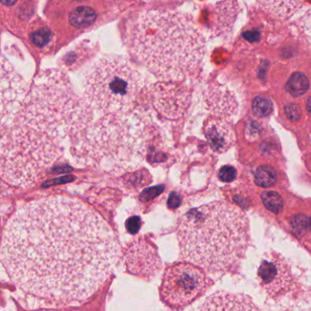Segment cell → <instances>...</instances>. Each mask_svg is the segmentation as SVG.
<instances>
[{"label":"cell","instance_id":"obj_18","mask_svg":"<svg viewBox=\"0 0 311 311\" xmlns=\"http://www.w3.org/2000/svg\"><path fill=\"white\" fill-rule=\"evenodd\" d=\"M291 225H292L296 235L303 236L309 230V226H310L309 217L306 215H297L292 218Z\"/></svg>","mask_w":311,"mask_h":311},{"label":"cell","instance_id":"obj_24","mask_svg":"<svg viewBox=\"0 0 311 311\" xmlns=\"http://www.w3.org/2000/svg\"><path fill=\"white\" fill-rule=\"evenodd\" d=\"M181 197L177 192H171V195L169 196L168 198L167 205L169 208L176 209L179 205H181Z\"/></svg>","mask_w":311,"mask_h":311},{"label":"cell","instance_id":"obj_10","mask_svg":"<svg viewBox=\"0 0 311 311\" xmlns=\"http://www.w3.org/2000/svg\"><path fill=\"white\" fill-rule=\"evenodd\" d=\"M125 258L128 271L142 279H152L162 267L156 246L144 238H138L128 246Z\"/></svg>","mask_w":311,"mask_h":311},{"label":"cell","instance_id":"obj_1","mask_svg":"<svg viewBox=\"0 0 311 311\" xmlns=\"http://www.w3.org/2000/svg\"><path fill=\"white\" fill-rule=\"evenodd\" d=\"M119 255L117 238L103 217L66 197L17 209L1 245V262L16 288L54 307L79 305L94 295Z\"/></svg>","mask_w":311,"mask_h":311},{"label":"cell","instance_id":"obj_17","mask_svg":"<svg viewBox=\"0 0 311 311\" xmlns=\"http://www.w3.org/2000/svg\"><path fill=\"white\" fill-rule=\"evenodd\" d=\"M273 111V103L269 99L256 97L252 103V112L256 117H267Z\"/></svg>","mask_w":311,"mask_h":311},{"label":"cell","instance_id":"obj_4","mask_svg":"<svg viewBox=\"0 0 311 311\" xmlns=\"http://www.w3.org/2000/svg\"><path fill=\"white\" fill-rule=\"evenodd\" d=\"M131 53L156 78L182 82L197 76L206 42L192 15L178 10L140 14L129 34Z\"/></svg>","mask_w":311,"mask_h":311},{"label":"cell","instance_id":"obj_9","mask_svg":"<svg viewBox=\"0 0 311 311\" xmlns=\"http://www.w3.org/2000/svg\"><path fill=\"white\" fill-rule=\"evenodd\" d=\"M258 278L260 287L271 299H279L292 287L289 265L276 253L263 259L258 268Z\"/></svg>","mask_w":311,"mask_h":311},{"label":"cell","instance_id":"obj_15","mask_svg":"<svg viewBox=\"0 0 311 311\" xmlns=\"http://www.w3.org/2000/svg\"><path fill=\"white\" fill-rule=\"evenodd\" d=\"M277 182V172L269 165H262L255 172V183L258 186L268 188Z\"/></svg>","mask_w":311,"mask_h":311},{"label":"cell","instance_id":"obj_3","mask_svg":"<svg viewBox=\"0 0 311 311\" xmlns=\"http://www.w3.org/2000/svg\"><path fill=\"white\" fill-rule=\"evenodd\" d=\"M151 131V114L144 106L92 113L80 102L69 133L70 153L80 165L111 173L129 172L143 163Z\"/></svg>","mask_w":311,"mask_h":311},{"label":"cell","instance_id":"obj_20","mask_svg":"<svg viewBox=\"0 0 311 311\" xmlns=\"http://www.w3.org/2000/svg\"><path fill=\"white\" fill-rule=\"evenodd\" d=\"M219 178L224 183H231L237 178V170L232 166H224L219 172Z\"/></svg>","mask_w":311,"mask_h":311},{"label":"cell","instance_id":"obj_8","mask_svg":"<svg viewBox=\"0 0 311 311\" xmlns=\"http://www.w3.org/2000/svg\"><path fill=\"white\" fill-rule=\"evenodd\" d=\"M27 96L26 82L0 57V135L12 124Z\"/></svg>","mask_w":311,"mask_h":311},{"label":"cell","instance_id":"obj_23","mask_svg":"<svg viewBox=\"0 0 311 311\" xmlns=\"http://www.w3.org/2000/svg\"><path fill=\"white\" fill-rule=\"evenodd\" d=\"M285 111H286L287 118L292 122H296L301 117V110H300L299 105L287 104L286 108H285Z\"/></svg>","mask_w":311,"mask_h":311},{"label":"cell","instance_id":"obj_13","mask_svg":"<svg viewBox=\"0 0 311 311\" xmlns=\"http://www.w3.org/2000/svg\"><path fill=\"white\" fill-rule=\"evenodd\" d=\"M96 12L89 7H77L70 14V24L76 28H86L96 21Z\"/></svg>","mask_w":311,"mask_h":311},{"label":"cell","instance_id":"obj_14","mask_svg":"<svg viewBox=\"0 0 311 311\" xmlns=\"http://www.w3.org/2000/svg\"><path fill=\"white\" fill-rule=\"evenodd\" d=\"M286 90L293 97H299L306 94L309 90V82L307 76L301 72H295L291 75L286 84Z\"/></svg>","mask_w":311,"mask_h":311},{"label":"cell","instance_id":"obj_16","mask_svg":"<svg viewBox=\"0 0 311 311\" xmlns=\"http://www.w3.org/2000/svg\"><path fill=\"white\" fill-rule=\"evenodd\" d=\"M263 204L272 213H279L283 208V200L279 193L274 191H266L261 195Z\"/></svg>","mask_w":311,"mask_h":311},{"label":"cell","instance_id":"obj_5","mask_svg":"<svg viewBox=\"0 0 311 311\" xmlns=\"http://www.w3.org/2000/svg\"><path fill=\"white\" fill-rule=\"evenodd\" d=\"M177 238L181 257L187 263L212 273L227 272L246 257L249 221L237 206L212 202L181 217Z\"/></svg>","mask_w":311,"mask_h":311},{"label":"cell","instance_id":"obj_25","mask_svg":"<svg viewBox=\"0 0 311 311\" xmlns=\"http://www.w3.org/2000/svg\"><path fill=\"white\" fill-rule=\"evenodd\" d=\"M243 37L248 42L254 43V42L259 41L260 32L258 30H248L243 34Z\"/></svg>","mask_w":311,"mask_h":311},{"label":"cell","instance_id":"obj_21","mask_svg":"<svg viewBox=\"0 0 311 311\" xmlns=\"http://www.w3.org/2000/svg\"><path fill=\"white\" fill-rule=\"evenodd\" d=\"M163 191H164V186H162V185L146 189L141 193L140 199L143 202H147V201L151 200V199H153L157 196H159L160 193Z\"/></svg>","mask_w":311,"mask_h":311},{"label":"cell","instance_id":"obj_26","mask_svg":"<svg viewBox=\"0 0 311 311\" xmlns=\"http://www.w3.org/2000/svg\"><path fill=\"white\" fill-rule=\"evenodd\" d=\"M2 4L13 5V4H15V2H14V1H12V2H5V1H2Z\"/></svg>","mask_w":311,"mask_h":311},{"label":"cell","instance_id":"obj_12","mask_svg":"<svg viewBox=\"0 0 311 311\" xmlns=\"http://www.w3.org/2000/svg\"><path fill=\"white\" fill-rule=\"evenodd\" d=\"M205 135L215 152H225L233 144V132L225 123L218 121L209 123L205 128Z\"/></svg>","mask_w":311,"mask_h":311},{"label":"cell","instance_id":"obj_7","mask_svg":"<svg viewBox=\"0 0 311 311\" xmlns=\"http://www.w3.org/2000/svg\"><path fill=\"white\" fill-rule=\"evenodd\" d=\"M212 285L205 271L190 263H177L164 272L160 286V298L166 306L183 309L192 304Z\"/></svg>","mask_w":311,"mask_h":311},{"label":"cell","instance_id":"obj_19","mask_svg":"<svg viewBox=\"0 0 311 311\" xmlns=\"http://www.w3.org/2000/svg\"><path fill=\"white\" fill-rule=\"evenodd\" d=\"M51 38V32L48 29H38L30 35V40L33 44L37 47L45 46Z\"/></svg>","mask_w":311,"mask_h":311},{"label":"cell","instance_id":"obj_11","mask_svg":"<svg viewBox=\"0 0 311 311\" xmlns=\"http://www.w3.org/2000/svg\"><path fill=\"white\" fill-rule=\"evenodd\" d=\"M199 311H261L248 295L217 291L209 296Z\"/></svg>","mask_w":311,"mask_h":311},{"label":"cell","instance_id":"obj_6","mask_svg":"<svg viewBox=\"0 0 311 311\" xmlns=\"http://www.w3.org/2000/svg\"><path fill=\"white\" fill-rule=\"evenodd\" d=\"M144 80L126 59L105 56L90 67L81 106L92 113L128 111L144 106Z\"/></svg>","mask_w":311,"mask_h":311},{"label":"cell","instance_id":"obj_2","mask_svg":"<svg viewBox=\"0 0 311 311\" xmlns=\"http://www.w3.org/2000/svg\"><path fill=\"white\" fill-rule=\"evenodd\" d=\"M81 100L61 70L36 80L21 110L0 135V177L16 187H28L63 154Z\"/></svg>","mask_w":311,"mask_h":311},{"label":"cell","instance_id":"obj_22","mask_svg":"<svg viewBox=\"0 0 311 311\" xmlns=\"http://www.w3.org/2000/svg\"><path fill=\"white\" fill-rule=\"evenodd\" d=\"M141 226H142V220L139 217H136V216L130 217L125 224L126 229L131 235H135L138 233Z\"/></svg>","mask_w":311,"mask_h":311}]
</instances>
